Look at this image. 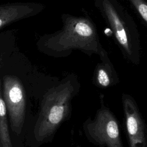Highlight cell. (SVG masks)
I'll use <instances>...</instances> for the list:
<instances>
[{
	"label": "cell",
	"mask_w": 147,
	"mask_h": 147,
	"mask_svg": "<svg viewBox=\"0 0 147 147\" xmlns=\"http://www.w3.org/2000/svg\"><path fill=\"white\" fill-rule=\"evenodd\" d=\"M61 29L48 35L44 39V47L50 55L67 57L75 50L88 56L97 55L100 59L108 55L90 17L65 13L61 15Z\"/></svg>",
	"instance_id": "1"
},
{
	"label": "cell",
	"mask_w": 147,
	"mask_h": 147,
	"mask_svg": "<svg viewBox=\"0 0 147 147\" xmlns=\"http://www.w3.org/2000/svg\"><path fill=\"white\" fill-rule=\"evenodd\" d=\"M80 87L78 76L72 73L47 91L34 129L37 141L51 138L61 125L70 119L72 101L79 93Z\"/></svg>",
	"instance_id": "2"
},
{
	"label": "cell",
	"mask_w": 147,
	"mask_h": 147,
	"mask_svg": "<svg viewBox=\"0 0 147 147\" xmlns=\"http://www.w3.org/2000/svg\"><path fill=\"white\" fill-rule=\"evenodd\" d=\"M96 9L112 32L124 59L138 65L141 58L140 34L136 22L119 0H94Z\"/></svg>",
	"instance_id": "3"
},
{
	"label": "cell",
	"mask_w": 147,
	"mask_h": 147,
	"mask_svg": "<svg viewBox=\"0 0 147 147\" xmlns=\"http://www.w3.org/2000/svg\"><path fill=\"white\" fill-rule=\"evenodd\" d=\"M82 129L86 139L97 147H124L119 121L106 105L103 95L95 116L84 121Z\"/></svg>",
	"instance_id": "4"
},
{
	"label": "cell",
	"mask_w": 147,
	"mask_h": 147,
	"mask_svg": "<svg viewBox=\"0 0 147 147\" xmlns=\"http://www.w3.org/2000/svg\"><path fill=\"white\" fill-rule=\"evenodd\" d=\"M121 100L129 147H147L146 124L136 100L123 93Z\"/></svg>",
	"instance_id": "5"
},
{
	"label": "cell",
	"mask_w": 147,
	"mask_h": 147,
	"mask_svg": "<svg viewBox=\"0 0 147 147\" xmlns=\"http://www.w3.org/2000/svg\"><path fill=\"white\" fill-rule=\"evenodd\" d=\"M3 94L12 130L19 134L24 122L25 96L23 86L17 78L13 76L4 77Z\"/></svg>",
	"instance_id": "6"
},
{
	"label": "cell",
	"mask_w": 147,
	"mask_h": 147,
	"mask_svg": "<svg viewBox=\"0 0 147 147\" xmlns=\"http://www.w3.org/2000/svg\"><path fill=\"white\" fill-rule=\"evenodd\" d=\"M44 6L32 3H16L0 5V28L13 22L40 12Z\"/></svg>",
	"instance_id": "7"
},
{
	"label": "cell",
	"mask_w": 147,
	"mask_h": 147,
	"mask_svg": "<svg viewBox=\"0 0 147 147\" xmlns=\"http://www.w3.org/2000/svg\"><path fill=\"white\" fill-rule=\"evenodd\" d=\"M95 66L92 83L98 88L105 89L114 86L119 83L118 75L111 63L109 55L100 59Z\"/></svg>",
	"instance_id": "8"
},
{
	"label": "cell",
	"mask_w": 147,
	"mask_h": 147,
	"mask_svg": "<svg viewBox=\"0 0 147 147\" xmlns=\"http://www.w3.org/2000/svg\"><path fill=\"white\" fill-rule=\"evenodd\" d=\"M1 87L0 83V147H12L7 123V109L1 95Z\"/></svg>",
	"instance_id": "9"
},
{
	"label": "cell",
	"mask_w": 147,
	"mask_h": 147,
	"mask_svg": "<svg viewBox=\"0 0 147 147\" xmlns=\"http://www.w3.org/2000/svg\"><path fill=\"white\" fill-rule=\"evenodd\" d=\"M141 22L147 28V0H126Z\"/></svg>",
	"instance_id": "10"
},
{
	"label": "cell",
	"mask_w": 147,
	"mask_h": 147,
	"mask_svg": "<svg viewBox=\"0 0 147 147\" xmlns=\"http://www.w3.org/2000/svg\"><path fill=\"white\" fill-rule=\"evenodd\" d=\"M76 147H84V146H82V145H77L76 146Z\"/></svg>",
	"instance_id": "11"
}]
</instances>
